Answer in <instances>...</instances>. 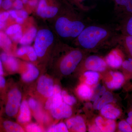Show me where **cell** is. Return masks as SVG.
Here are the masks:
<instances>
[{
	"instance_id": "obj_14",
	"label": "cell",
	"mask_w": 132,
	"mask_h": 132,
	"mask_svg": "<svg viewBox=\"0 0 132 132\" xmlns=\"http://www.w3.org/2000/svg\"><path fill=\"white\" fill-rule=\"evenodd\" d=\"M105 61L109 67L115 68L120 67L123 62L122 58L116 50H113L109 54L106 58Z\"/></svg>"
},
{
	"instance_id": "obj_34",
	"label": "cell",
	"mask_w": 132,
	"mask_h": 132,
	"mask_svg": "<svg viewBox=\"0 0 132 132\" xmlns=\"http://www.w3.org/2000/svg\"><path fill=\"white\" fill-rule=\"evenodd\" d=\"M26 130L27 132H42L41 128L38 126L34 123H31L27 126L26 128Z\"/></svg>"
},
{
	"instance_id": "obj_31",
	"label": "cell",
	"mask_w": 132,
	"mask_h": 132,
	"mask_svg": "<svg viewBox=\"0 0 132 132\" xmlns=\"http://www.w3.org/2000/svg\"><path fill=\"white\" fill-rule=\"evenodd\" d=\"M119 128L121 131L132 132V129L130 124L125 121H121L119 124Z\"/></svg>"
},
{
	"instance_id": "obj_8",
	"label": "cell",
	"mask_w": 132,
	"mask_h": 132,
	"mask_svg": "<svg viewBox=\"0 0 132 132\" xmlns=\"http://www.w3.org/2000/svg\"><path fill=\"white\" fill-rule=\"evenodd\" d=\"M59 8L54 6H48L46 0H40L37 9V14L43 18L54 17L59 12Z\"/></svg>"
},
{
	"instance_id": "obj_16",
	"label": "cell",
	"mask_w": 132,
	"mask_h": 132,
	"mask_svg": "<svg viewBox=\"0 0 132 132\" xmlns=\"http://www.w3.org/2000/svg\"><path fill=\"white\" fill-rule=\"evenodd\" d=\"M28 102L24 101L20 106V113L18 121L20 123H24L28 122L31 120V114Z\"/></svg>"
},
{
	"instance_id": "obj_27",
	"label": "cell",
	"mask_w": 132,
	"mask_h": 132,
	"mask_svg": "<svg viewBox=\"0 0 132 132\" xmlns=\"http://www.w3.org/2000/svg\"><path fill=\"white\" fill-rule=\"evenodd\" d=\"M8 68L12 71H15L19 68V64L16 59L11 56H9L8 58L5 62Z\"/></svg>"
},
{
	"instance_id": "obj_22",
	"label": "cell",
	"mask_w": 132,
	"mask_h": 132,
	"mask_svg": "<svg viewBox=\"0 0 132 132\" xmlns=\"http://www.w3.org/2000/svg\"><path fill=\"white\" fill-rule=\"evenodd\" d=\"M84 75L86 79V82L88 85H96L98 81L100 75L97 72L89 71L85 72Z\"/></svg>"
},
{
	"instance_id": "obj_2",
	"label": "cell",
	"mask_w": 132,
	"mask_h": 132,
	"mask_svg": "<svg viewBox=\"0 0 132 132\" xmlns=\"http://www.w3.org/2000/svg\"><path fill=\"white\" fill-rule=\"evenodd\" d=\"M87 25L82 16H78L73 19L61 16L56 21L55 28L62 38L76 39Z\"/></svg>"
},
{
	"instance_id": "obj_40",
	"label": "cell",
	"mask_w": 132,
	"mask_h": 132,
	"mask_svg": "<svg viewBox=\"0 0 132 132\" xmlns=\"http://www.w3.org/2000/svg\"><path fill=\"white\" fill-rule=\"evenodd\" d=\"M22 37V30L19 31L16 34H15L12 37V39L15 42L20 41Z\"/></svg>"
},
{
	"instance_id": "obj_15",
	"label": "cell",
	"mask_w": 132,
	"mask_h": 132,
	"mask_svg": "<svg viewBox=\"0 0 132 132\" xmlns=\"http://www.w3.org/2000/svg\"><path fill=\"white\" fill-rule=\"evenodd\" d=\"M110 73L112 77V80L106 82L107 87L111 89L120 88L125 80L124 76L119 72H111Z\"/></svg>"
},
{
	"instance_id": "obj_47",
	"label": "cell",
	"mask_w": 132,
	"mask_h": 132,
	"mask_svg": "<svg viewBox=\"0 0 132 132\" xmlns=\"http://www.w3.org/2000/svg\"><path fill=\"white\" fill-rule=\"evenodd\" d=\"M9 14L10 16L14 19H16L18 16L17 13L14 10H10L9 12Z\"/></svg>"
},
{
	"instance_id": "obj_41",
	"label": "cell",
	"mask_w": 132,
	"mask_h": 132,
	"mask_svg": "<svg viewBox=\"0 0 132 132\" xmlns=\"http://www.w3.org/2000/svg\"><path fill=\"white\" fill-rule=\"evenodd\" d=\"M9 15V13L7 12H5L0 13V21L5 22L8 18Z\"/></svg>"
},
{
	"instance_id": "obj_9",
	"label": "cell",
	"mask_w": 132,
	"mask_h": 132,
	"mask_svg": "<svg viewBox=\"0 0 132 132\" xmlns=\"http://www.w3.org/2000/svg\"><path fill=\"white\" fill-rule=\"evenodd\" d=\"M48 98L45 105V109L47 110H50L52 108L59 106L62 103V91L59 86H54L53 94Z\"/></svg>"
},
{
	"instance_id": "obj_10",
	"label": "cell",
	"mask_w": 132,
	"mask_h": 132,
	"mask_svg": "<svg viewBox=\"0 0 132 132\" xmlns=\"http://www.w3.org/2000/svg\"><path fill=\"white\" fill-rule=\"evenodd\" d=\"M50 111L53 117L57 119L70 118L72 113L70 106L63 102L59 106L52 108Z\"/></svg>"
},
{
	"instance_id": "obj_50",
	"label": "cell",
	"mask_w": 132,
	"mask_h": 132,
	"mask_svg": "<svg viewBox=\"0 0 132 132\" xmlns=\"http://www.w3.org/2000/svg\"><path fill=\"white\" fill-rule=\"evenodd\" d=\"M1 61V60L0 58V76H2L3 74V68Z\"/></svg>"
},
{
	"instance_id": "obj_32",
	"label": "cell",
	"mask_w": 132,
	"mask_h": 132,
	"mask_svg": "<svg viewBox=\"0 0 132 132\" xmlns=\"http://www.w3.org/2000/svg\"><path fill=\"white\" fill-rule=\"evenodd\" d=\"M75 4L82 12H87L91 9L90 7L85 5L84 2L87 0H74Z\"/></svg>"
},
{
	"instance_id": "obj_55",
	"label": "cell",
	"mask_w": 132,
	"mask_h": 132,
	"mask_svg": "<svg viewBox=\"0 0 132 132\" xmlns=\"http://www.w3.org/2000/svg\"><path fill=\"white\" fill-rule=\"evenodd\" d=\"M11 1H12V0H11Z\"/></svg>"
},
{
	"instance_id": "obj_52",
	"label": "cell",
	"mask_w": 132,
	"mask_h": 132,
	"mask_svg": "<svg viewBox=\"0 0 132 132\" xmlns=\"http://www.w3.org/2000/svg\"><path fill=\"white\" fill-rule=\"evenodd\" d=\"M5 22L0 21V30L3 28L5 27Z\"/></svg>"
},
{
	"instance_id": "obj_24",
	"label": "cell",
	"mask_w": 132,
	"mask_h": 132,
	"mask_svg": "<svg viewBox=\"0 0 132 132\" xmlns=\"http://www.w3.org/2000/svg\"><path fill=\"white\" fill-rule=\"evenodd\" d=\"M78 94L82 98L88 99L90 98L91 94L92 89L86 84H82L78 87Z\"/></svg>"
},
{
	"instance_id": "obj_20",
	"label": "cell",
	"mask_w": 132,
	"mask_h": 132,
	"mask_svg": "<svg viewBox=\"0 0 132 132\" xmlns=\"http://www.w3.org/2000/svg\"><path fill=\"white\" fill-rule=\"evenodd\" d=\"M37 34V29L35 28H31L22 36L20 41V43L25 46L30 45L32 42Z\"/></svg>"
},
{
	"instance_id": "obj_44",
	"label": "cell",
	"mask_w": 132,
	"mask_h": 132,
	"mask_svg": "<svg viewBox=\"0 0 132 132\" xmlns=\"http://www.w3.org/2000/svg\"><path fill=\"white\" fill-rule=\"evenodd\" d=\"M89 132H101L97 125H93L89 129Z\"/></svg>"
},
{
	"instance_id": "obj_37",
	"label": "cell",
	"mask_w": 132,
	"mask_h": 132,
	"mask_svg": "<svg viewBox=\"0 0 132 132\" xmlns=\"http://www.w3.org/2000/svg\"><path fill=\"white\" fill-rule=\"evenodd\" d=\"M126 30L127 35L132 36V16L127 21L126 26Z\"/></svg>"
},
{
	"instance_id": "obj_30",
	"label": "cell",
	"mask_w": 132,
	"mask_h": 132,
	"mask_svg": "<svg viewBox=\"0 0 132 132\" xmlns=\"http://www.w3.org/2000/svg\"><path fill=\"white\" fill-rule=\"evenodd\" d=\"M27 54L28 55L29 58L31 61H34L37 60V54L34 48L30 46H27Z\"/></svg>"
},
{
	"instance_id": "obj_11",
	"label": "cell",
	"mask_w": 132,
	"mask_h": 132,
	"mask_svg": "<svg viewBox=\"0 0 132 132\" xmlns=\"http://www.w3.org/2000/svg\"><path fill=\"white\" fill-rule=\"evenodd\" d=\"M66 125L68 129H72L76 132H84L86 127L83 119L80 116L71 118L67 121Z\"/></svg>"
},
{
	"instance_id": "obj_38",
	"label": "cell",
	"mask_w": 132,
	"mask_h": 132,
	"mask_svg": "<svg viewBox=\"0 0 132 132\" xmlns=\"http://www.w3.org/2000/svg\"><path fill=\"white\" fill-rule=\"evenodd\" d=\"M13 3L11 0H4L2 2V6L4 9L9 10L12 7Z\"/></svg>"
},
{
	"instance_id": "obj_7",
	"label": "cell",
	"mask_w": 132,
	"mask_h": 132,
	"mask_svg": "<svg viewBox=\"0 0 132 132\" xmlns=\"http://www.w3.org/2000/svg\"><path fill=\"white\" fill-rule=\"evenodd\" d=\"M53 81L52 79L45 76H42L38 81L37 90L44 97L48 98L53 92Z\"/></svg>"
},
{
	"instance_id": "obj_18",
	"label": "cell",
	"mask_w": 132,
	"mask_h": 132,
	"mask_svg": "<svg viewBox=\"0 0 132 132\" xmlns=\"http://www.w3.org/2000/svg\"><path fill=\"white\" fill-rule=\"evenodd\" d=\"M113 100V95L111 92H105L101 97L95 100L94 103L93 107L95 109L101 110L104 106L111 103Z\"/></svg>"
},
{
	"instance_id": "obj_49",
	"label": "cell",
	"mask_w": 132,
	"mask_h": 132,
	"mask_svg": "<svg viewBox=\"0 0 132 132\" xmlns=\"http://www.w3.org/2000/svg\"><path fill=\"white\" fill-rule=\"evenodd\" d=\"M16 21L18 24H22L24 22V19L20 16H17L16 19Z\"/></svg>"
},
{
	"instance_id": "obj_54",
	"label": "cell",
	"mask_w": 132,
	"mask_h": 132,
	"mask_svg": "<svg viewBox=\"0 0 132 132\" xmlns=\"http://www.w3.org/2000/svg\"><path fill=\"white\" fill-rule=\"evenodd\" d=\"M12 1H13V0H12Z\"/></svg>"
},
{
	"instance_id": "obj_39",
	"label": "cell",
	"mask_w": 132,
	"mask_h": 132,
	"mask_svg": "<svg viewBox=\"0 0 132 132\" xmlns=\"http://www.w3.org/2000/svg\"><path fill=\"white\" fill-rule=\"evenodd\" d=\"M14 8L18 10H20L23 6V3L21 0H15L13 3Z\"/></svg>"
},
{
	"instance_id": "obj_42",
	"label": "cell",
	"mask_w": 132,
	"mask_h": 132,
	"mask_svg": "<svg viewBox=\"0 0 132 132\" xmlns=\"http://www.w3.org/2000/svg\"><path fill=\"white\" fill-rule=\"evenodd\" d=\"M27 53V46L22 47L17 50L16 54L19 56H22Z\"/></svg>"
},
{
	"instance_id": "obj_28",
	"label": "cell",
	"mask_w": 132,
	"mask_h": 132,
	"mask_svg": "<svg viewBox=\"0 0 132 132\" xmlns=\"http://www.w3.org/2000/svg\"><path fill=\"white\" fill-rule=\"evenodd\" d=\"M62 96L64 102L69 105H72L76 102V100L75 98L73 96L68 94L65 91L62 92Z\"/></svg>"
},
{
	"instance_id": "obj_46",
	"label": "cell",
	"mask_w": 132,
	"mask_h": 132,
	"mask_svg": "<svg viewBox=\"0 0 132 132\" xmlns=\"http://www.w3.org/2000/svg\"><path fill=\"white\" fill-rule=\"evenodd\" d=\"M6 84L5 79L2 76H0V88L5 87Z\"/></svg>"
},
{
	"instance_id": "obj_25",
	"label": "cell",
	"mask_w": 132,
	"mask_h": 132,
	"mask_svg": "<svg viewBox=\"0 0 132 132\" xmlns=\"http://www.w3.org/2000/svg\"><path fill=\"white\" fill-rule=\"evenodd\" d=\"M12 45V42L7 35L0 31V47L9 50Z\"/></svg>"
},
{
	"instance_id": "obj_29",
	"label": "cell",
	"mask_w": 132,
	"mask_h": 132,
	"mask_svg": "<svg viewBox=\"0 0 132 132\" xmlns=\"http://www.w3.org/2000/svg\"><path fill=\"white\" fill-rule=\"evenodd\" d=\"M21 30V26L19 24H14L10 26L7 29L6 33L8 35H12Z\"/></svg>"
},
{
	"instance_id": "obj_43",
	"label": "cell",
	"mask_w": 132,
	"mask_h": 132,
	"mask_svg": "<svg viewBox=\"0 0 132 132\" xmlns=\"http://www.w3.org/2000/svg\"><path fill=\"white\" fill-rule=\"evenodd\" d=\"M17 15H19V16L23 18L24 19H27V17L28 14L27 12L25 10H20L18 11L17 12Z\"/></svg>"
},
{
	"instance_id": "obj_4",
	"label": "cell",
	"mask_w": 132,
	"mask_h": 132,
	"mask_svg": "<svg viewBox=\"0 0 132 132\" xmlns=\"http://www.w3.org/2000/svg\"><path fill=\"white\" fill-rule=\"evenodd\" d=\"M53 40V34L51 31L43 29L38 31L34 45V49L38 57H42L45 54L47 48L52 45Z\"/></svg>"
},
{
	"instance_id": "obj_26",
	"label": "cell",
	"mask_w": 132,
	"mask_h": 132,
	"mask_svg": "<svg viewBox=\"0 0 132 132\" xmlns=\"http://www.w3.org/2000/svg\"><path fill=\"white\" fill-rule=\"evenodd\" d=\"M47 132H68V128L67 125L63 123H60L57 125H53L51 127Z\"/></svg>"
},
{
	"instance_id": "obj_19",
	"label": "cell",
	"mask_w": 132,
	"mask_h": 132,
	"mask_svg": "<svg viewBox=\"0 0 132 132\" xmlns=\"http://www.w3.org/2000/svg\"><path fill=\"white\" fill-rule=\"evenodd\" d=\"M39 72L38 68L31 63L27 65V70L22 76V80L26 82H30L35 80L39 76Z\"/></svg>"
},
{
	"instance_id": "obj_5",
	"label": "cell",
	"mask_w": 132,
	"mask_h": 132,
	"mask_svg": "<svg viewBox=\"0 0 132 132\" xmlns=\"http://www.w3.org/2000/svg\"><path fill=\"white\" fill-rule=\"evenodd\" d=\"M21 93L17 88H14L10 92L5 109L6 114L10 117L16 115L21 104Z\"/></svg>"
},
{
	"instance_id": "obj_33",
	"label": "cell",
	"mask_w": 132,
	"mask_h": 132,
	"mask_svg": "<svg viewBox=\"0 0 132 132\" xmlns=\"http://www.w3.org/2000/svg\"><path fill=\"white\" fill-rule=\"evenodd\" d=\"M124 39L125 46L132 56V36L128 35Z\"/></svg>"
},
{
	"instance_id": "obj_6",
	"label": "cell",
	"mask_w": 132,
	"mask_h": 132,
	"mask_svg": "<svg viewBox=\"0 0 132 132\" xmlns=\"http://www.w3.org/2000/svg\"><path fill=\"white\" fill-rule=\"evenodd\" d=\"M107 64L105 61L97 55L88 56L84 61V67L89 71L102 72L106 69Z\"/></svg>"
},
{
	"instance_id": "obj_51",
	"label": "cell",
	"mask_w": 132,
	"mask_h": 132,
	"mask_svg": "<svg viewBox=\"0 0 132 132\" xmlns=\"http://www.w3.org/2000/svg\"><path fill=\"white\" fill-rule=\"evenodd\" d=\"M36 3H37V2L35 1H31L29 2V4L32 6H35L36 5Z\"/></svg>"
},
{
	"instance_id": "obj_17",
	"label": "cell",
	"mask_w": 132,
	"mask_h": 132,
	"mask_svg": "<svg viewBox=\"0 0 132 132\" xmlns=\"http://www.w3.org/2000/svg\"><path fill=\"white\" fill-rule=\"evenodd\" d=\"M102 115L107 119L114 120L118 118L120 114V112L111 104H106L101 109Z\"/></svg>"
},
{
	"instance_id": "obj_35",
	"label": "cell",
	"mask_w": 132,
	"mask_h": 132,
	"mask_svg": "<svg viewBox=\"0 0 132 132\" xmlns=\"http://www.w3.org/2000/svg\"><path fill=\"white\" fill-rule=\"evenodd\" d=\"M28 102L29 108L33 111H38L39 109L40 106L39 103L35 99L30 98Z\"/></svg>"
},
{
	"instance_id": "obj_53",
	"label": "cell",
	"mask_w": 132,
	"mask_h": 132,
	"mask_svg": "<svg viewBox=\"0 0 132 132\" xmlns=\"http://www.w3.org/2000/svg\"><path fill=\"white\" fill-rule=\"evenodd\" d=\"M2 0H0V6L2 5Z\"/></svg>"
},
{
	"instance_id": "obj_21",
	"label": "cell",
	"mask_w": 132,
	"mask_h": 132,
	"mask_svg": "<svg viewBox=\"0 0 132 132\" xmlns=\"http://www.w3.org/2000/svg\"><path fill=\"white\" fill-rule=\"evenodd\" d=\"M106 92L105 88L104 86H102L100 84L95 85L92 88L91 94L89 100L94 101L100 98Z\"/></svg>"
},
{
	"instance_id": "obj_13",
	"label": "cell",
	"mask_w": 132,
	"mask_h": 132,
	"mask_svg": "<svg viewBox=\"0 0 132 132\" xmlns=\"http://www.w3.org/2000/svg\"><path fill=\"white\" fill-rule=\"evenodd\" d=\"M95 123L101 132H112L115 131L116 123L113 120L108 119L105 120L99 116L95 119Z\"/></svg>"
},
{
	"instance_id": "obj_3",
	"label": "cell",
	"mask_w": 132,
	"mask_h": 132,
	"mask_svg": "<svg viewBox=\"0 0 132 132\" xmlns=\"http://www.w3.org/2000/svg\"><path fill=\"white\" fill-rule=\"evenodd\" d=\"M84 57L83 52L79 49L72 50L63 58L60 64V69L64 75H69L75 70Z\"/></svg>"
},
{
	"instance_id": "obj_36",
	"label": "cell",
	"mask_w": 132,
	"mask_h": 132,
	"mask_svg": "<svg viewBox=\"0 0 132 132\" xmlns=\"http://www.w3.org/2000/svg\"><path fill=\"white\" fill-rule=\"evenodd\" d=\"M123 68L129 72H132V59H128V60L123 62L122 64Z\"/></svg>"
},
{
	"instance_id": "obj_48",
	"label": "cell",
	"mask_w": 132,
	"mask_h": 132,
	"mask_svg": "<svg viewBox=\"0 0 132 132\" xmlns=\"http://www.w3.org/2000/svg\"><path fill=\"white\" fill-rule=\"evenodd\" d=\"M127 122L130 125H132V112H130L128 114V118L127 119Z\"/></svg>"
},
{
	"instance_id": "obj_1",
	"label": "cell",
	"mask_w": 132,
	"mask_h": 132,
	"mask_svg": "<svg viewBox=\"0 0 132 132\" xmlns=\"http://www.w3.org/2000/svg\"><path fill=\"white\" fill-rule=\"evenodd\" d=\"M76 43L82 49L92 50L110 45L117 41L112 27L104 25H87L76 38Z\"/></svg>"
},
{
	"instance_id": "obj_12",
	"label": "cell",
	"mask_w": 132,
	"mask_h": 132,
	"mask_svg": "<svg viewBox=\"0 0 132 132\" xmlns=\"http://www.w3.org/2000/svg\"><path fill=\"white\" fill-rule=\"evenodd\" d=\"M114 3V10L116 13L125 12L132 14V0H113Z\"/></svg>"
},
{
	"instance_id": "obj_45",
	"label": "cell",
	"mask_w": 132,
	"mask_h": 132,
	"mask_svg": "<svg viewBox=\"0 0 132 132\" xmlns=\"http://www.w3.org/2000/svg\"><path fill=\"white\" fill-rule=\"evenodd\" d=\"M9 56V55H8L6 53H3L1 54L0 58H1L2 61L5 63L6 61L7 60Z\"/></svg>"
},
{
	"instance_id": "obj_23",
	"label": "cell",
	"mask_w": 132,
	"mask_h": 132,
	"mask_svg": "<svg viewBox=\"0 0 132 132\" xmlns=\"http://www.w3.org/2000/svg\"><path fill=\"white\" fill-rule=\"evenodd\" d=\"M5 130L10 132H23L24 130L19 124L10 121H6L3 123Z\"/></svg>"
}]
</instances>
